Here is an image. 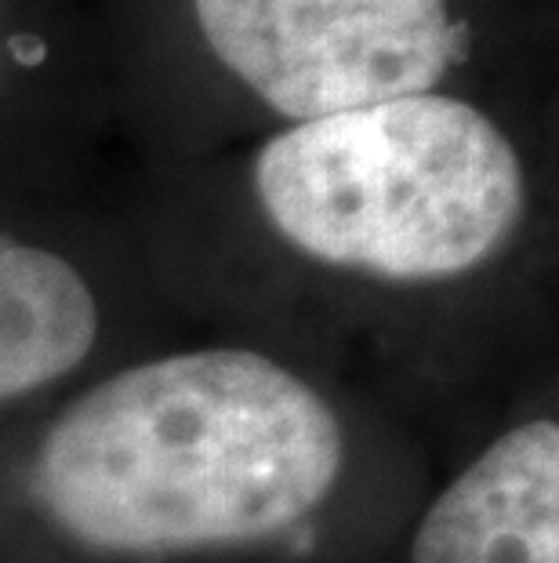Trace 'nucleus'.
<instances>
[{
    "label": "nucleus",
    "mask_w": 559,
    "mask_h": 563,
    "mask_svg": "<svg viewBox=\"0 0 559 563\" xmlns=\"http://www.w3.org/2000/svg\"><path fill=\"white\" fill-rule=\"evenodd\" d=\"M11 55L19 58L22 66H37V63H44V55H47V47H44V41H37V37H11Z\"/></svg>",
    "instance_id": "nucleus-6"
},
{
    "label": "nucleus",
    "mask_w": 559,
    "mask_h": 563,
    "mask_svg": "<svg viewBox=\"0 0 559 563\" xmlns=\"http://www.w3.org/2000/svg\"><path fill=\"white\" fill-rule=\"evenodd\" d=\"M99 309L80 273L0 233V400L63 378L88 356Z\"/></svg>",
    "instance_id": "nucleus-5"
},
{
    "label": "nucleus",
    "mask_w": 559,
    "mask_h": 563,
    "mask_svg": "<svg viewBox=\"0 0 559 563\" xmlns=\"http://www.w3.org/2000/svg\"><path fill=\"white\" fill-rule=\"evenodd\" d=\"M258 197L313 258L392 280L472 269L516 230V150L480 110L407 95L320 117L261 150Z\"/></svg>",
    "instance_id": "nucleus-2"
},
{
    "label": "nucleus",
    "mask_w": 559,
    "mask_h": 563,
    "mask_svg": "<svg viewBox=\"0 0 559 563\" xmlns=\"http://www.w3.org/2000/svg\"><path fill=\"white\" fill-rule=\"evenodd\" d=\"M225 66L272 110L320 121L429 95L455 58L447 0H193Z\"/></svg>",
    "instance_id": "nucleus-3"
},
{
    "label": "nucleus",
    "mask_w": 559,
    "mask_h": 563,
    "mask_svg": "<svg viewBox=\"0 0 559 563\" xmlns=\"http://www.w3.org/2000/svg\"><path fill=\"white\" fill-rule=\"evenodd\" d=\"M414 563H559L556 422L494 440L425 512Z\"/></svg>",
    "instance_id": "nucleus-4"
},
{
    "label": "nucleus",
    "mask_w": 559,
    "mask_h": 563,
    "mask_svg": "<svg viewBox=\"0 0 559 563\" xmlns=\"http://www.w3.org/2000/svg\"><path fill=\"white\" fill-rule=\"evenodd\" d=\"M342 470L335 411L244 350L182 353L94 386L47 433V512L94 549L233 545L302 520Z\"/></svg>",
    "instance_id": "nucleus-1"
}]
</instances>
